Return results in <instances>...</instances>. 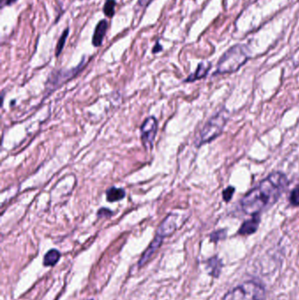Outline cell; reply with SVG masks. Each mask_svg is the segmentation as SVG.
Instances as JSON below:
<instances>
[{"label":"cell","mask_w":299,"mask_h":300,"mask_svg":"<svg viewBox=\"0 0 299 300\" xmlns=\"http://www.w3.org/2000/svg\"><path fill=\"white\" fill-rule=\"evenodd\" d=\"M288 185L289 180L285 174L280 171L270 174L241 199L242 211L249 215L260 214L278 201Z\"/></svg>","instance_id":"cell-1"},{"label":"cell","mask_w":299,"mask_h":300,"mask_svg":"<svg viewBox=\"0 0 299 300\" xmlns=\"http://www.w3.org/2000/svg\"><path fill=\"white\" fill-rule=\"evenodd\" d=\"M250 58V49L245 44H236L223 54L218 60L213 76L232 74L238 71Z\"/></svg>","instance_id":"cell-2"},{"label":"cell","mask_w":299,"mask_h":300,"mask_svg":"<svg viewBox=\"0 0 299 300\" xmlns=\"http://www.w3.org/2000/svg\"><path fill=\"white\" fill-rule=\"evenodd\" d=\"M266 291L261 284L247 281L229 290L222 300H264Z\"/></svg>","instance_id":"cell-3"},{"label":"cell","mask_w":299,"mask_h":300,"mask_svg":"<svg viewBox=\"0 0 299 300\" xmlns=\"http://www.w3.org/2000/svg\"><path fill=\"white\" fill-rule=\"evenodd\" d=\"M228 113L226 109H222L217 115L209 120L205 127H203L200 134H199L198 146H201L203 144L209 143L211 140L218 137L224 129L225 126L228 121Z\"/></svg>","instance_id":"cell-4"},{"label":"cell","mask_w":299,"mask_h":300,"mask_svg":"<svg viewBox=\"0 0 299 300\" xmlns=\"http://www.w3.org/2000/svg\"><path fill=\"white\" fill-rule=\"evenodd\" d=\"M157 129L158 123L157 120L154 116L146 119L141 126V140L146 149L153 146L154 140L156 139L157 134Z\"/></svg>","instance_id":"cell-5"},{"label":"cell","mask_w":299,"mask_h":300,"mask_svg":"<svg viewBox=\"0 0 299 300\" xmlns=\"http://www.w3.org/2000/svg\"><path fill=\"white\" fill-rule=\"evenodd\" d=\"M177 219H178V215H176L175 213H171L167 216L166 219H164L160 226L157 234L163 236V238L173 234L177 228V224H176Z\"/></svg>","instance_id":"cell-6"},{"label":"cell","mask_w":299,"mask_h":300,"mask_svg":"<svg viewBox=\"0 0 299 300\" xmlns=\"http://www.w3.org/2000/svg\"><path fill=\"white\" fill-rule=\"evenodd\" d=\"M108 29L107 20H101L95 27L94 33L92 36V45L98 48L102 46L104 38Z\"/></svg>","instance_id":"cell-7"},{"label":"cell","mask_w":299,"mask_h":300,"mask_svg":"<svg viewBox=\"0 0 299 300\" xmlns=\"http://www.w3.org/2000/svg\"><path fill=\"white\" fill-rule=\"evenodd\" d=\"M260 214L252 216L250 219H247L241 225V228L238 231V234L241 235H253L256 232L260 224Z\"/></svg>","instance_id":"cell-8"},{"label":"cell","mask_w":299,"mask_h":300,"mask_svg":"<svg viewBox=\"0 0 299 300\" xmlns=\"http://www.w3.org/2000/svg\"><path fill=\"white\" fill-rule=\"evenodd\" d=\"M163 236L156 234V238L154 239L153 242H151V244L150 245V247L146 248V251L142 254V256L140 259L139 261V266L142 267L146 261L150 260V257L153 255L154 253L160 248V246L162 245L163 241Z\"/></svg>","instance_id":"cell-9"},{"label":"cell","mask_w":299,"mask_h":300,"mask_svg":"<svg viewBox=\"0 0 299 300\" xmlns=\"http://www.w3.org/2000/svg\"><path fill=\"white\" fill-rule=\"evenodd\" d=\"M211 63H205V62L199 63L198 68L196 69V71L192 75L189 76L188 79H185V82H194L196 80L204 79L208 74L209 70L211 69Z\"/></svg>","instance_id":"cell-10"},{"label":"cell","mask_w":299,"mask_h":300,"mask_svg":"<svg viewBox=\"0 0 299 300\" xmlns=\"http://www.w3.org/2000/svg\"><path fill=\"white\" fill-rule=\"evenodd\" d=\"M126 197V193L121 188L111 187L106 192V199L109 202H117Z\"/></svg>","instance_id":"cell-11"},{"label":"cell","mask_w":299,"mask_h":300,"mask_svg":"<svg viewBox=\"0 0 299 300\" xmlns=\"http://www.w3.org/2000/svg\"><path fill=\"white\" fill-rule=\"evenodd\" d=\"M207 265L210 269V275L212 277H218L221 272L222 261L218 259V256L210 258L207 261Z\"/></svg>","instance_id":"cell-12"},{"label":"cell","mask_w":299,"mask_h":300,"mask_svg":"<svg viewBox=\"0 0 299 300\" xmlns=\"http://www.w3.org/2000/svg\"><path fill=\"white\" fill-rule=\"evenodd\" d=\"M61 257V254L58 250L56 249H51L49 250L44 256V261H43V265L46 267L49 266H55V265L58 262L59 259Z\"/></svg>","instance_id":"cell-13"},{"label":"cell","mask_w":299,"mask_h":300,"mask_svg":"<svg viewBox=\"0 0 299 300\" xmlns=\"http://www.w3.org/2000/svg\"><path fill=\"white\" fill-rule=\"evenodd\" d=\"M117 6L116 0H106L103 7L104 14L107 18H113L115 14V8Z\"/></svg>","instance_id":"cell-14"},{"label":"cell","mask_w":299,"mask_h":300,"mask_svg":"<svg viewBox=\"0 0 299 300\" xmlns=\"http://www.w3.org/2000/svg\"><path fill=\"white\" fill-rule=\"evenodd\" d=\"M68 33H69V28L67 27V28L62 32L61 37L59 38L58 43H57V45H56V57H58V56L61 55V53L62 52L63 48L65 46L66 41H67V38H68Z\"/></svg>","instance_id":"cell-15"},{"label":"cell","mask_w":299,"mask_h":300,"mask_svg":"<svg viewBox=\"0 0 299 300\" xmlns=\"http://www.w3.org/2000/svg\"><path fill=\"white\" fill-rule=\"evenodd\" d=\"M289 204L292 206H299V184L291 191L289 196Z\"/></svg>","instance_id":"cell-16"},{"label":"cell","mask_w":299,"mask_h":300,"mask_svg":"<svg viewBox=\"0 0 299 300\" xmlns=\"http://www.w3.org/2000/svg\"><path fill=\"white\" fill-rule=\"evenodd\" d=\"M226 236H227V232L225 229H223V230L213 232L210 236V238H211V242H218V241L226 238Z\"/></svg>","instance_id":"cell-17"},{"label":"cell","mask_w":299,"mask_h":300,"mask_svg":"<svg viewBox=\"0 0 299 300\" xmlns=\"http://www.w3.org/2000/svg\"><path fill=\"white\" fill-rule=\"evenodd\" d=\"M234 193H235V188L233 186H228L227 189H225L222 193L225 202H229L234 196Z\"/></svg>","instance_id":"cell-18"},{"label":"cell","mask_w":299,"mask_h":300,"mask_svg":"<svg viewBox=\"0 0 299 300\" xmlns=\"http://www.w3.org/2000/svg\"><path fill=\"white\" fill-rule=\"evenodd\" d=\"M154 0H138V2H137L136 7L138 8H146V7H148L150 4L153 2Z\"/></svg>","instance_id":"cell-19"},{"label":"cell","mask_w":299,"mask_h":300,"mask_svg":"<svg viewBox=\"0 0 299 300\" xmlns=\"http://www.w3.org/2000/svg\"><path fill=\"white\" fill-rule=\"evenodd\" d=\"M113 214V212L106 208H101L98 212V217L102 218V217H110Z\"/></svg>","instance_id":"cell-20"},{"label":"cell","mask_w":299,"mask_h":300,"mask_svg":"<svg viewBox=\"0 0 299 300\" xmlns=\"http://www.w3.org/2000/svg\"><path fill=\"white\" fill-rule=\"evenodd\" d=\"M163 50V46L160 44L159 42H156V45L152 49L153 54H157V53L161 52Z\"/></svg>","instance_id":"cell-21"},{"label":"cell","mask_w":299,"mask_h":300,"mask_svg":"<svg viewBox=\"0 0 299 300\" xmlns=\"http://www.w3.org/2000/svg\"><path fill=\"white\" fill-rule=\"evenodd\" d=\"M18 0H2V3H1V6L2 7H10L12 5H13L14 3H16Z\"/></svg>","instance_id":"cell-22"},{"label":"cell","mask_w":299,"mask_h":300,"mask_svg":"<svg viewBox=\"0 0 299 300\" xmlns=\"http://www.w3.org/2000/svg\"><path fill=\"white\" fill-rule=\"evenodd\" d=\"M91 300H93V299H91Z\"/></svg>","instance_id":"cell-23"}]
</instances>
